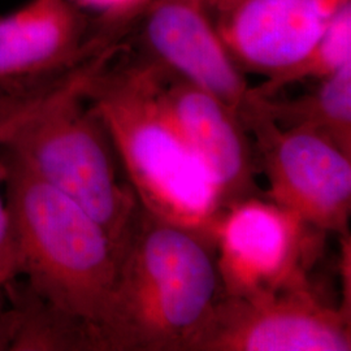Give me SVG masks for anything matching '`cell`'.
I'll return each instance as SVG.
<instances>
[{
  "mask_svg": "<svg viewBox=\"0 0 351 351\" xmlns=\"http://www.w3.org/2000/svg\"><path fill=\"white\" fill-rule=\"evenodd\" d=\"M116 51L111 45L50 85L1 101L0 152L78 203L123 251L139 203L88 98L91 77Z\"/></svg>",
  "mask_w": 351,
  "mask_h": 351,
  "instance_id": "obj_1",
  "label": "cell"
},
{
  "mask_svg": "<svg viewBox=\"0 0 351 351\" xmlns=\"http://www.w3.org/2000/svg\"><path fill=\"white\" fill-rule=\"evenodd\" d=\"M88 82V98L106 126L139 207L213 245L224 203L181 136L160 97L163 69L143 60L111 68Z\"/></svg>",
  "mask_w": 351,
  "mask_h": 351,
  "instance_id": "obj_2",
  "label": "cell"
},
{
  "mask_svg": "<svg viewBox=\"0 0 351 351\" xmlns=\"http://www.w3.org/2000/svg\"><path fill=\"white\" fill-rule=\"evenodd\" d=\"M221 295L213 243L139 207L98 350L193 351Z\"/></svg>",
  "mask_w": 351,
  "mask_h": 351,
  "instance_id": "obj_3",
  "label": "cell"
},
{
  "mask_svg": "<svg viewBox=\"0 0 351 351\" xmlns=\"http://www.w3.org/2000/svg\"><path fill=\"white\" fill-rule=\"evenodd\" d=\"M4 159L19 275L25 276L27 289L40 301L82 326L98 350L121 251L78 203Z\"/></svg>",
  "mask_w": 351,
  "mask_h": 351,
  "instance_id": "obj_4",
  "label": "cell"
},
{
  "mask_svg": "<svg viewBox=\"0 0 351 351\" xmlns=\"http://www.w3.org/2000/svg\"><path fill=\"white\" fill-rule=\"evenodd\" d=\"M324 232L265 197L228 204L213 229L221 294L251 298L310 282Z\"/></svg>",
  "mask_w": 351,
  "mask_h": 351,
  "instance_id": "obj_5",
  "label": "cell"
},
{
  "mask_svg": "<svg viewBox=\"0 0 351 351\" xmlns=\"http://www.w3.org/2000/svg\"><path fill=\"white\" fill-rule=\"evenodd\" d=\"M241 119L268 180L264 197L324 233L350 234L351 156L320 133L278 125L250 99Z\"/></svg>",
  "mask_w": 351,
  "mask_h": 351,
  "instance_id": "obj_6",
  "label": "cell"
},
{
  "mask_svg": "<svg viewBox=\"0 0 351 351\" xmlns=\"http://www.w3.org/2000/svg\"><path fill=\"white\" fill-rule=\"evenodd\" d=\"M350 314L310 282L251 298L221 295L193 351H349Z\"/></svg>",
  "mask_w": 351,
  "mask_h": 351,
  "instance_id": "obj_7",
  "label": "cell"
},
{
  "mask_svg": "<svg viewBox=\"0 0 351 351\" xmlns=\"http://www.w3.org/2000/svg\"><path fill=\"white\" fill-rule=\"evenodd\" d=\"M201 0H150L142 39L151 62L211 93L241 114L250 86Z\"/></svg>",
  "mask_w": 351,
  "mask_h": 351,
  "instance_id": "obj_8",
  "label": "cell"
},
{
  "mask_svg": "<svg viewBox=\"0 0 351 351\" xmlns=\"http://www.w3.org/2000/svg\"><path fill=\"white\" fill-rule=\"evenodd\" d=\"M351 0H229L216 26L242 71L271 77L311 50Z\"/></svg>",
  "mask_w": 351,
  "mask_h": 351,
  "instance_id": "obj_9",
  "label": "cell"
},
{
  "mask_svg": "<svg viewBox=\"0 0 351 351\" xmlns=\"http://www.w3.org/2000/svg\"><path fill=\"white\" fill-rule=\"evenodd\" d=\"M160 97L181 136L213 178L224 207L256 195L259 165L241 114L211 93L164 69Z\"/></svg>",
  "mask_w": 351,
  "mask_h": 351,
  "instance_id": "obj_10",
  "label": "cell"
},
{
  "mask_svg": "<svg viewBox=\"0 0 351 351\" xmlns=\"http://www.w3.org/2000/svg\"><path fill=\"white\" fill-rule=\"evenodd\" d=\"M88 21L71 0H32L0 17V86L72 71L112 45L88 39Z\"/></svg>",
  "mask_w": 351,
  "mask_h": 351,
  "instance_id": "obj_11",
  "label": "cell"
},
{
  "mask_svg": "<svg viewBox=\"0 0 351 351\" xmlns=\"http://www.w3.org/2000/svg\"><path fill=\"white\" fill-rule=\"evenodd\" d=\"M250 101L278 125L320 133L351 156V63L297 98L259 99L250 94Z\"/></svg>",
  "mask_w": 351,
  "mask_h": 351,
  "instance_id": "obj_12",
  "label": "cell"
},
{
  "mask_svg": "<svg viewBox=\"0 0 351 351\" xmlns=\"http://www.w3.org/2000/svg\"><path fill=\"white\" fill-rule=\"evenodd\" d=\"M351 63V3L343 7L301 60L250 88L254 98H274L290 85L320 81Z\"/></svg>",
  "mask_w": 351,
  "mask_h": 351,
  "instance_id": "obj_13",
  "label": "cell"
},
{
  "mask_svg": "<svg viewBox=\"0 0 351 351\" xmlns=\"http://www.w3.org/2000/svg\"><path fill=\"white\" fill-rule=\"evenodd\" d=\"M5 159L0 152V293L12 284L19 275L17 242L12 215L5 195Z\"/></svg>",
  "mask_w": 351,
  "mask_h": 351,
  "instance_id": "obj_14",
  "label": "cell"
},
{
  "mask_svg": "<svg viewBox=\"0 0 351 351\" xmlns=\"http://www.w3.org/2000/svg\"><path fill=\"white\" fill-rule=\"evenodd\" d=\"M78 4L99 11L106 20L117 23L145 11L150 0H75Z\"/></svg>",
  "mask_w": 351,
  "mask_h": 351,
  "instance_id": "obj_15",
  "label": "cell"
},
{
  "mask_svg": "<svg viewBox=\"0 0 351 351\" xmlns=\"http://www.w3.org/2000/svg\"><path fill=\"white\" fill-rule=\"evenodd\" d=\"M3 293H0V350L7 349V329H5V310L1 301Z\"/></svg>",
  "mask_w": 351,
  "mask_h": 351,
  "instance_id": "obj_16",
  "label": "cell"
},
{
  "mask_svg": "<svg viewBox=\"0 0 351 351\" xmlns=\"http://www.w3.org/2000/svg\"><path fill=\"white\" fill-rule=\"evenodd\" d=\"M201 1L208 10L219 11V10H221L226 5L229 0H201Z\"/></svg>",
  "mask_w": 351,
  "mask_h": 351,
  "instance_id": "obj_17",
  "label": "cell"
},
{
  "mask_svg": "<svg viewBox=\"0 0 351 351\" xmlns=\"http://www.w3.org/2000/svg\"><path fill=\"white\" fill-rule=\"evenodd\" d=\"M5 101V97H3V95H1V94H0V103H1V101Z\"/></svg>",
  "mask_w": 351,
  "mask_h": 351,
  "instance_id": "obj_18",
  "label": "cell"
}]
</instances>
